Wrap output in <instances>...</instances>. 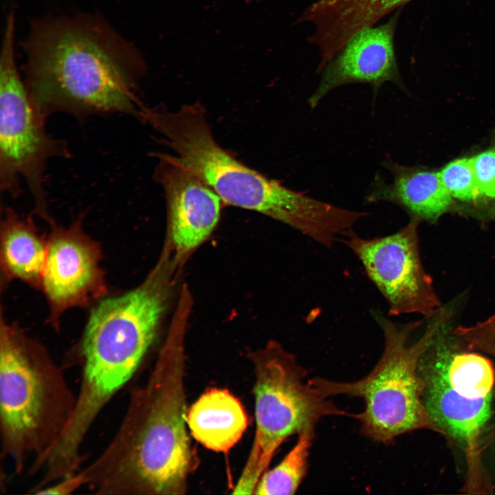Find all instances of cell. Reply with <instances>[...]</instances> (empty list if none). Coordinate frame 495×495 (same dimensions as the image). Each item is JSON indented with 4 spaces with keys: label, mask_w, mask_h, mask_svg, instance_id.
<instances>
[{
    "label": "cell",
    "mask_w": 495,
    "mask_h": 495,
    "mask_svg": "<svg viewBox=\"0 0 495 495\" xmlns=\"http://www.w3.org/2000/svg\"><path fill=\"white\" fill-rule=\"evenodd\" d=\"M190 311L176 309L146 382L132 392L120 426L82 470L100 494H180L195 464L186 430L184 336Z\"/></svg>",
    "instance_id": "6da1fadb"
},
{
    "label": "cell",
    "mask_w": 495,
    "mask_h": 495,
    "mask_svg": "<svg viewBox=\"0 0 495 495\" xmlns=\"http://www.w3.org/2000/svg\"><path fill=\"white\" fill-rule=\"evenodd\" d=\"M25 84L47 118L63 113L138 118L143 66L126 41L102 18L82 14L34 22L25 44Z\"/></svg>",
    "instance_id": "7a4b0ae2"
},
{
    "label": "cell",
    "mask_w": 495,
    "mask_h": 495,
    "mask_svg": "<svg viewBox=\"0 0 495 495\" xmlns=\"http://www.w3.org/2000/svg\"><path fill=\"white\" fill-rule=\"evenodd\" d=\"M140 120L163 138L175 158L221 198L223 204L257 212L281 222L323 247L344 230V208L293 190L243 164L214 138L199 103L175 111L144 106Z\"/></svg>",
    "instance_id": "3957f363"
},
{
    "label": "cell",
    "mask_w": 495,
    "mask_h": 495,
    "mask_svg": "<svg viewBox=\"0 0 495 495\" xmlns=\"http://www.w3.org/2000/svg\"><path fill=\"white\" fill-rule=\"evenodd\" d=\"M179 263L167 250L138 286L101 299L85 327L80 388L67 430L86 437L99 412L133 377L156 336Z\"/></svg>",
    "instance_id": "277c9868"
},
{
    "label": "cell",
    "mask_w": 495,
    "mask_h": 495,
    "mask_svg": "<svg viewBox=\"0 0 495 495\" xmlns=\"http://www.w3.org/2000/svg\"><path fill=\"white\" fill-rule=\"evenodd\" d=\"M76 397L45 348L1 319L0 432L1 456L23 470L57 440L74 411Z\"/></svg>",
    "instance_id": "5b68a950"
},
{
    "label": "cell",
    "mask_w": 495,
    "mask_h": 495,
    "mask_svg": "<svg viewBox=\"0 0 495 495\" xmlns=\"http://www.w3.org/2000/svg\"><path fill=\"white\" fill-rule=\"evenodd\" d=\"M435 314V313H434ZM444 310L434 314L425 332L416 342L410 334L418 322L398 324L378 314L384 336V349L374 368L362 378L339 382L321 377L309 379L322 395H339L361 398L364 407L354 414L366 437L390 443L397 437L415 430L434 428L423 402L420 359L437 331L448 319Z\"/></svg>",
    "instance_id": "8992f818"
},
{
    "label": "cell",
    "mask_w": 495,
    "mask_h": 495,
    "mask_svg": "<svg viewBox=\"0 0 495 495\" xmlns=\"http://www.w3.org/2000/svg\"><path fill=\"white\" fill-rule=\"evenodd\" d=\"M256 432L234 494H254L279 447L289 437L314 431L331 416H351L320 394L306 379L296 357L277 341L254 352Z\"/></svg>",
    "instance_id": "52a82bcc"
},
{
    "label": "cell",
    "mask_w": 495,
    "mask_h": 495,
    "mask_svg": "<svg viewBox=\"0 0 495 495\" xmlns=\"http://www.w3.org/2000/svg\"><path fill=\"white\" fill-rule=\"evenodd\" d=\"M14 15L10 13L2 41L0 58V190L12 197L26 184L34 212L47 222L46 167L50 160L70 158L68 143L47 132L46 118L32 100L16 64Z\"/></svg>",
    "instance_id": "ba28073f"
},
{
    "label": "cell",
    "mask_w": 495,
    "mask_h": 495,
    "mask_svg": "<svg viewBox=\"0 0 495 495\" xmlns=\"http://www.w3.org/2000/svg\"><path fill=\"white\" fill-rule=\"evenodd\" d=\"M445 324L436 336L435 351L432 341L430 357L426 349L420 359L423 402L434 428L470 443L490 416L494 371L483 356L455 351L441 342Z\"/></svg>",
    "instance_id": "9c48e42d"
},
{
    "label": "cell",
    "mask_w": 495,
    "mask_h": 495,
    "mask_svg": "<svg viewBox=\"0 0 495 495\" xmlns=\"http://www.w3.org/2000/svg\"><path fill=\"white\" fill-rule=\"evenodd\" d=\"M412 217L397 232L366 239L350 231L341 239L361 262L368 277L385 298L390 316H430L439 307L430 276L421 261L418 226Z\"/></svg>",
    "instance_id": "30bf717a"
},
{
    "label": "cell",
    "mask_w": 495,
    "mask_h": 495,
    "mask_svg": "<svg viewBox=\"0 0 495 495\" xmlns=\"http://www.w3.org/2000/svg\"><path fill=\"white\" fill-rule=\"evenodd\" d=\"M83 214L68 227L53 221L47 239V254L41 288L54 325L67 309L84 307L105 295L107 286L100 266L98 243L82 229Z\"/></svg>",
    "instance_id": "8fae6325"
},
{
    "label": "cell",
    "mask_w": 495,
    "mask_h": 495,
    "mask_svg": "<svg viewBox=\"0 0 495 495\" xmlns=\"http://www.w3.org/2000/svg\"><path fill=\"white\" fill-rule=\"evenodd\" d=\"M158 159L155 177L166 199V241L182 263L210 236L218 223L223 202L175 157L160 154Z\"/></svg>",
    "instance_id": "7c38bea8"
},
{
    "label": "cell",
    "mask_w": 495,
    "mask_h": 495,
    "mask_svg": "<svg viewBox=\"0 0 495 495\" xmlns=\"http://www.w3.org/2000/svg\"><path fill=\"white\" fill-rule=\"evenodd\" d=\"M398 14L383 24L360 30L346 43L322 69L320 83L308 99L311 108L344 85L367 83L377 89L392 82L404 89L393 43Z\"/></svg>",
    "instance_id": "4fadbf2b"
},
{
    "label": "cell",
    "mask_w": 495,
    "mask_h": 495,
    "mask_svg": "<svg viewBox=\"0 0 495 495\" xmlns=\"http://www.w3.org/2000/svg\"><path fill=\"white\" fill-rule=\"evenodd\" d=\"M383 166L391 173V182L376 175L365 200L397 205L412 217L434 220L447 212L453 199L443 186L439 172L410 167L385 160Z\"/></svg>",
    "instance_id": "5bb4252c"
},
{
    "label": "cell",
    "mask_w": 495,
    "mask_h": 495,
    "mask_svg": "<svg viewBox=\"0 0 495 495\" xmlns=\"http://www.w3.org/2000/svg\"><path fill=\"white\" fill-rule=\"evenodd\" d=\"M248 419L240 401L228 390L217 388L201 395L186 415L192 437L206 448L224 453L241 439Z\"/></svg>",
    "instance_id": "9a60e30c"
},
{
    "label": "cell",
    "mask_w": 495,
    "mask_h": 495,
    "mask_svg": "<svg viewBox=\"0 0 495 495\" xmlns=\"http://www.w3.org/2000/svg\"><path fill=\"white\" fill-rule=\"evenodd\" d=\"M0 236L1 267L6 280L17 279L41 289L47 239L39 234L32 217L5 208Z\"/></svg>",
    "instance_id": "2e32d148"
},
{
    "label": "cell",
    "mask_w": 495,
    "mask_h": 495,
    "mask_svg": "<svg viewBox=\"0 0 495 495\" xmlns=\"http://www.w3.org/2000/svg\"><path fill=\"white\" fill-rule=\"evenodd\" d=\"M314 434V431L304 432L298 434L295 445L281 461L275 468L263 474L254 494H294L307 474Z\"/></svg>",
    "instance_id": "e0dca14e"
},
{
    "label": "cell",
    "mask_w": 495,
    "mask_h": 495,
    "mask_svg": "<svg viewBox=\"0 0 495 495\" xmlns=\"http://www.w3.org/2000/svg\"><path fill=\"white\" fill-rule=\"evenodd\" d=\"M439 175L453 200L469 204L483 201L470 157H461L450 162L439 172Z\"/></svg>",
    "instance_id": "ac0fdd59"
},
{
    "label": "cell",
    "mask_w": 495,
    "mask_h": 495,
    "mask_svg": "<svg viewBox=\"0 0 495 495\" xmlns=\"http://www.w3.org/2000/svg\"><path fill=\"white\" fill-rule=\"evenodd\" d=\"M470 158L483 201H495V145Z\"/></svg>",
    "instance_id": "d6986e66"
},
{
    "label": "cell",
    "mask_w": 495,
    "mask_h": 495,
    "mask_svg": "<svg viewBox=\"0 0 495 495\" xmlns=\"http://www.w3.org/2000/svg\"><path fill=\"white\" fill-rule=\"evenodd\" d=\"M86 485V478L82 471H78L72 475L60 478L56 482L38 490L37 494L66 495Z\"/></svg>",
    "instance_id": "ffe728a7"
}]
</instances>
